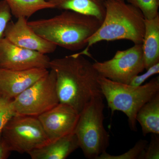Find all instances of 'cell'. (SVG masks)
<instances>
[{"mask_svg":"<svg viewBox=\"0 0 159 159\" xmlns=\"http://www.w3.org/2000/svg\"><path fill=\"white\" fill-rule=\"evenodd\" d=\"M105 6L101 25L89 39L86 47L77 54L91 57V47L103 41L127 40L134 44H142L145 18L140 10L125 1L106 0Z\"/></svg>","mask_w":159,"mask_h":159,"instance_id":"obj_3","label":"cell"},{"mask_svg":"<svg viewBox=\"0 0 159 159\" xmlns=\"http://www.w3.org/2000/svg\"><path fill=\"white\" fill-rule=\"evenodd\" d=\"M11 152L9 145L2 137L0 139V159L8 158Z\"/></svg>","mask_w":159,"mask_h":159,"instance_id":"obj_24","label":"cell"},{"mask_svg":"<svg viewBox=\"0 0 159 159\" xmlns=\"http://www.w3.org/2000/svg\"><path fill=\"white\" fill-rule=\"evenodd\" d=\"M12 16L10 8L6 0L0 1V39L4 37V34Z\"/></svg>","mask_w":159,"mask_h":159,"instance_id":"obj_22","label":"cell"},{"mask_svg":"<svg viewBox=\"0 0 159 159\" xmlns=\"http://www.w3.org/2000/svg\"><path fill=\"white\" fill-rule=\"evenodd\" d=\"M98 81L111 112L120 111L128 118L131 129L137 130L136 115L140 108L159 93V77L138 86L115 82L99 76Z\"/></svg>","mask_w":159,"mask_h":159,"instance_id":"obj_4","label":"cell"},{"mask_svg":"<svg viewBox=\"0 0 159 159\" xmlns=\"http://www.w3.org/2000/svg\"><path fill=\"white\" fill-rule=\"evenodd\" d=\"M48 72L43 68L15 70L0 68V93L13 100Z\"/></svg>","mask_w":159,"mask_h":159,"instance_id":"obj_12","label":"cell"},{"mask_svg":"<svg viewBox=\"0 0 159 159\" xmlns=\"http://www.w3.org/2000/svg\"><path fill=\"white\" fill-rule=\"evenodd\" d=\"M79 114L70 106L59 102L37 118L51 142L74 133Z\"/></svg>","mask_w":159,"mask_h":159,"instance_id":"obj_10","label":"cell"},{"mask_svg":"<svg viewBox=\"0 0 159 159\" xmlns=\"http://www.w3.org/2000/svg\"><path fill=\"white\" fill-rule=\"evenodd\" d=\"M99 76L120 83L129 84L145 69L142 44L118 51L111 59L93 63Z\"/></svg>","mask_w":159,"mask_h":159,"instance_id":"obj_8","label":"cell"},{"mask_svg":"<svg viewBox=\"0 0 159 159\" xmlns=\"http://www.w3.org/2000/svg\"><path fill=\"white\" fill-rule=\"evenodd\" d=\"M59 102L56 75L51 69L12 101L16 115L36 117Z\"/></svg>","mask_w":159,"mask_h":159,"instance_id":"obj_6","label":"cell"},{"mask_svg":"<svg viewBox=\"0 0 159 159\" xmlns=\"http://www.w3.org/2000/svg\"><path fill=\"white\" fill-rule=\"evenodd\" d=\"M50 69L56 75L60 102L70 106L79 114L92 99L103 97L99 74L84 55L76 53L52 60Z\"/></svg>","mask_w":159,"mask_h":159,"instance_id":"obj_1","label":"cell"},{"mask_svg":"<svg viewBox=\"0 0 159 159\" xmlns=\"http://www.w3.org/2000/svg\"><path fill=\"white\" fill-rule=\"evenodd\" d=\"M127 2L139 9L145 19L150 20L159 15V0H126Z\"/></svg>","mask_w":159,"mask_h":159,"instance_id":"obj_18","label":"cell"},{"mask_svg":"<svg viewBox=\"0 0 159 159\" xmlns=\"http://www.w3.org/2000/svg\"><path fill=\"white\" fill-rule=\"evenodd\" d=\"M145 73L141 75H137L133 79L131 80L129 84L131 85L138 86L143 84L145 81L149 77L158 74L159 73V62L151 66L148 69Z\"/></svg>","mask_w":159,"mask_h":159,"instance_id":"obj_23","label":"cell"},{"mask_svg":"<svg viewBox=\"0 0 159 159\" xmlns=\"http://www.w3.org/2000/svg\"><path fill=\"white\" fill-rule=\"evenodd\" d=\"M2 137L11 151L20 153L42 147L50 142L37 117L15 115L6 123Z\"/></svg>","mask_w":159,"mask_h":159,"instance_id":"obj_7","label":"cell"},{"mask_svg":"<svg viewBox=\"0 0 159 159\" xmlns=\"http://www.w3.org/2000/svg\"><path fill=\"white\" fill-rule=\"evenodd\" d=\"M148 143L146 140L140 139L133 147L125 153L119 155H111L106 151L101 154L97 159H139Z\"/></svg>","mask_w":159,"mask_h":159,"instance_id":"obj_19","label":"cell"},{"mask_svg":"<svg viewBox=\"0 0 159 159\" xmlns=\"http://www.w3.org/2000/svg\"><path fill=\"white\" fill-rule=\"evenodd\" d=\"M116 1H125V0H116Z\"/></svg>","mask_w":159,"mask_h":159,"instance_id":"obj_25","label":"cell"},{"mask_svg":"<svg viewBox=\"0 0 159 159\" xmlns=\"http://www.w3.org/2000/svg\"><path fill=\"white\" fill-rule=\"evenodd\" d=\"M102 21L92 16L64 10L54 17L28 23L39 35L56 46L77 51L86 47Z\"/></svg>","mask_w":159,"mask_h":159,"instance_id":"obj_2","label":"cell"},{"mask_svg":"<svg viewBox=\"0 0 159 159\" xmlns=\"http://www.w3.org/2000/svg\"><path fill=\"white\" fill-rule=\"evenodd\" d=\"M103 97L92 99L79 114L74 134L86 158L97 159L107 151L110 135L104 127Z\"/></svg>","mask_w":159,"mask_h":159,"instance_id":"obj_5","label":"cell"},{"mask_svg":"<svg viewBox=\"0 0 159 159\" xmlns=\"http://www.w3.org/2000/svg\"><path fill=\"white\" fill-rule=\"evenodd\" d=\"M159 159V134H152L150 142L148 143L139 159Z\"/></svg>","mask_w":159,"mask_h":159,"instance_id":"obj_21","label":"cell"},{"mask_svg":"<svg viewBox=\"0 0 159 159\" xmlns=\"http://www.w3.org/2000/svg\"><path fill=\"white\" fill-rule=\"evenodd\" d=\"M12 101L0 93V139L2 138V132L5 125L16 115Z\"/></svg>","mask_w":159,"mask_h":159,"instance_id":"obj_20","label":"cell"},{"mask_svg":"<svg viewBox=\"0 0 159 159\" xmlns=\"http://www.w3.org/2000/svg\"><path fill=\"white\" fill-rule=\"evenodd\" d=\"M79 142L74 133L29 152L32 159H65L77 148Z\"/></svg>","mask_w":159,"mask_h":159,"instance_id":"obj_13","label":"cell"},{"mask_svg":"<svg viewBox=\"0 0 159 159\" xmlns=\"http://www.w3.org/2000/svg\"><path fill=\"white\" fill-rule=\"evenodd\" d=\"M51 61L46 54L23 48L5 37L0 39V68L15 70L49 69Z\"/></svg>","mask_w":159,"mask_h":159,"instance_id":"obj_9","label":"cell"},{"mask_svg":"<svg viewBox=\"0 0 159 159\" xmlns=\"http://www.w3.org/2000/svg\"><path fill=\"white\" fill-rule=\"evenodd\" d=\"M142 47L146 70L159 62V15L152 19H145Z\"/></svg>","mask_w":159,"mask_h":159,"instance_id":"obj_14","label":"cell"},{"mask_svg":"<svg viewBox=\"0 0 159 159\" xmlns=\"http://www.w3.org/2000/svg\"><path fill=\"white\" fill-rule=\"evenodd\" d=\"M136 118L144 136L149 134H159V93L142 106Z\"/></svg>","mask_w":159,"mask_h":159,"instance_id":"obj_16","label":"cell"},{"mask_svg":"<svg viewBox=\"0 0 159 159\" xmlns=\"http://www.w3.org/2000/svg\"><path fill=\"white\" fill-rule=\"evenodd\" d=\"M11 15L16 19L29 18L36 12L48 9H54V6L47 0H6Z\"/></svg>","mask_w":159,"mask_h":159,"instance_id":"obj_17","label":"cell"},{"mask_svg":"<svg viewBox=\"0 0 159 159\" xmlns=\"http://www.w3.org/2000/svg\"><path fill=\"white\" fill-rule=\"evenodd\" d=\"M54 9L88 15L103 20L106 0H47Z\"/></svg>","mask_w":159,"mask_h":159,"instance_id":"obj_15","label":"cell"},{"mask_svg":"<svg viewBox=\"0 0 159 159\" xmlns=\"http://www.w3.org/2000/svg\"><path fill=\"white\" fill-rule=\"evenodd\" d=\"M27 18L20 17L9 23L4 37L16 46L42 54L53 53L57 46L37 34L28 25Z\"/></svg>","mask_w":159,"mask_h":159,"instance_id":"obj_11","label":"cell"}]
</instances>
